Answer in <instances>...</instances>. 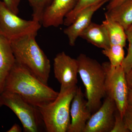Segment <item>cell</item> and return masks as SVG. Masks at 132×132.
<instances>
[{"label":"cell","instance_id":"1","mask_svg":"<svg viewBox=\"0 0 132 132\" xmlns=\"http://www.w3.org/2000/svg\"><path fill=\"white\" fill-rule=\"evenodd\" d=\"M4 91L19 95L38 108L53 101L59 94L16 62L6 80Z\"/></svg>","mask_w":132,"mask_h":132},{"label":"cell","instance_id":"2","mask_svg":"<svg viewBox=\"0 0 132 132\" xmlns=\"http://www.w3.org/2000/svg\"><path fill=\"white\" fill-rule=\"evenodd\" d=\"M28 35L10 41L16 62L41 81L47 85L51 71L50 61L36 40Z\"/></svg>","mask_w":132,"mask_h":132},{"label":"cell","instance_id":"3","mask_svg":"<svg viewBox=\"0 0 132 132\" xmlns=\"http://www.w3.org/2000/svg\"><path fill=\"white\" fill-rule=\"evenodd\" d=\"M78 73L86 89L87 105L94 113L102 105V100L106 96L105 73L102 64L86 55L81 54L77 58Z\"/></svg>","mask_w":132,"mask_h":132},{"label":"cell","instance_id":"4","mask_svg":"<svg viewBox=\"0 0 132 132\" xmlns=\"http://www.w3.org/2000/svg\"><path fill=\"white\" fill-rule=\"evenodd\" d=\"M77 86L59 94L53 101L38 108L47 132H67L71 123L70 108Z\"/></svg>","mask_w":132,"mask_h":132},{"label":"cell","instance_id":"5","mask_svg":"<svg viewBox=\"0 0 132 132\" xmlns=\"http://www.w3.org/2000/svg\"><path fill=\"white\" fill-rule=\"evenodd\" d=\"M3 105L10 109L21 122L24 131H42L45 125L39 109L19 95L4 91L0 94Z\"/></svg>","mask_w":132,"mask_h":132},{"label":"cell","instance_id":"6","mask_svg":"<svg viewBox=\"0 0 132 132\" xmlns=\"http://www.w3.org/2000/svg\"><path fill=\"white\" fill-rule=\"evenodd\" d=\"M41 23L20 18L0 0V29L2 35L10 41L28 35L37 36Z\"/></svg>","mask_w":132,"mask_h":132},{"label":"cell","instance_id":"7","mask_svg":"<svg viewBox=\"0 0 132 132\" xmlns=\"http://www.w3.org/2000/svg\"><path fill=\"white\" fill-rule=\"evenodd\" d=\"M105 73L106 96L114 101L117 109L123 117L127 108L128 87L126 73L122 66L113 67L109 62L102 64Z\"/></svg>","mask_w":132,"mask_h":132},{"label":"cell","instance_id":"8","mask_svg":"<svg viewBox=\"0 0 132 132\" xmlns=\"http://www.w3.org/2000/svg\"><path fill=\"white\" fill-rule=\"evenodd\" d=\"M53 66L55 77L61 85L59 94L64 93L77 86L78 73L77 59L62 52L55 57Z\"/></svg>","mask_w":132,"mask_h":132},{"label":"cell","instance_id":"9","mask_svg":"<svg viewBox=\"0 0 132 132\" xmlns=\"http://www.w3.org/2000/svg\"><path fill=\"white\" fill-rule=\"evenodd\" d=\"M116 109L114 101L106 96L103 104L88 121L83 132H111Z\"/></svg>","mask_w":132,"mask_h":132},{"label":"cell","instance_id":"10","mask_svg":"<svg viewBox=\"0 0 132 132\" xmlns=\"http://www.w3.org/2000/svg\"><path fill=\"white\" fill-rule=\"evenodd\" d=\"M81 87H78L71 102V120L67 132H83L92 113L87 108V101Z\"/></svg>","mask_w":132,"mask_h":132},{"label":"cell","instance_id":"11","mask_svg":"<svg viewBox=\"0 0 132 132\" xmlns=\"http://www.w3.org/2000/svg\"><path fill=\"white\" fill-rule=\"evenodd\" d=\"M78 0H53L43 15L41 23L45 28L57 27L64 24L66 16L72 10Z\"/></svg>","mask_w":132,"mask_h":132},{"label":"cell","instance_id":"12","mask_svg":"<svg viewBox=\"0 0 132 132\" xmlns=\"http://www.w3.org/2000/svg\"><path fill=\"white\" fill-rule=\"evenodd\" d=\"M109 0H102L87 7L78 15L73 22L64 30L71 46H74L80 34L92 22L93 15Z\"/></svg>","mask_w":132,"mask_h":132},{"label":"cell","instance_id":"13","mask_svg":"<svg viewBox=\"0 0 132 132\" xmlns=\"http://www.w3.org/2000/svg\"><path fill=\"white\" fill-rule=\"evenodd\" d=\"M16 62L11 42L0 35V94L4 91L5 82Z\"/></svg>","mask_w":132,"mask_h":132},{"label":"cell","instance_id":"14","mask_svg":"<svg viewBox=\"0 0 132 132\" xmlns=\"http://www.w3.org/2000/svg\"><path fill=\"white\" fill-rule=\"evenodd\" d=\"M95 46L106 49L110 46V43L107 32L103 24L91 22L79 36Z\"/></svg>","mask_w":132,"mask_h":132},{"label":"cell","instance_id":"15","mask_svg":"<svg viewBox=\"0 0 132 132\" xmlns=\"http://www.w3.org/2000/svg\"><path fill=\"white\" fill-rule=\"evenodd\" d=\"M105 17L117 22L125 30L132 24V0L125 1L105 13Z\"/></svg>","mask_w":132,"mask_h":132},{"label":"cell","instance_id":"16","mask_svg":"<svg viewBox=\"0 0 132 132\" xmlns=\"http://www.w3.org/2000/svg\"><path fill=\"white\" fill-rule=\"evenodd\" d=\"M102 24L106 29L111 45H120L125 47L127 36L125 29L117 22L105 18Z\"/></svg>","mask_w":132,"mask_h":132},{"label":"cell","instance_id":"17","mask_svg":"<svg viewBox=\"0 0 132 132\" xmlns=\"http://www.w3.org/2000/svg\"><path fill=\"white\" fill-rule=\"evenodd\" d=\"M124 47L120 45H111L102 53L109 60L110 64L114 67L121 65L125 58Z\"/></svg>","mask_w":132,"mask_h":132},{"label":"cell","instance_id":"18","mask_svg":"<svg viewBox=\"0 0 132 132\" xmlns=\"http://www.w3.org/2000/svg\"><path fill=\"white\" fill-rule=\"evenodd\" d=\"M101 1L102 0H78L73 9L65 17L63 24L67 27L69 26L83 10Z\"/></svg>","mask_w":132,"mask_h":132},{"label":"cell","instance_id":"19","mask_svg":"<svg viewBox=\"0 0 132 132\" xmlns=\"http://www.w3.org/2000/svg\"><path fill=\"white\" fill-rule=\"evenodd\" d=\"M32 9V20L41 23L45 10L53 0H27Z\"/></svg>","mask_w":132,"mask_h":132},{"label":"cell","instance_id":"20","mask_svg":"<svg viewBox=\"0 0 132 132\" xmlns=\"http://www.w3.org/2000/svg\"><path fill=\"white\" fill-rule=\"evenodd\" d=\"M127 39L128 41V47L127 55L121 65L126 73H127L132 69V24L125 30Z\"/></svg>","mask_w":132,"mask_h":132},{"label":"cell","instance_id":"21","mask_svg":"<svg viewBox=\"0 0 132 132\" xmlns=\"http://www.w3.org/2000/svg\"><path fill=\"white\" fill-rule=\"evenodd\" d=\"M111 132H130L126 127L123 117L117 109L114 113V124Z\"/></svg>","mask_w":132,"mask_h":132},{"label":"cell","instance_id":"22","mask_svg":"<svg viewBox=\"0 0 132 132\" xmlns=\"http://www.w3.org/2000/svg\"><path fill=\"white\" fill-rule=\"evenodd\" d=\"M123 118L128 130L132 132V109L128 106L124 112Z\"/></svg>","mask_w":132,"mask_h":132},{"label":"cell","instance_id":"23","mask_svg":"<svg viewBox=\"0 0 132 132\" xmlns=\"http://www.w3.org/2000/svg\"><path fill=\"white\" fill-rule=\"evenodd\" d=\"M7 7L15 14L19 13V6L21 0H3Z\"/></svg>","mask_w":132,"mask_h":132},{"label":"cell","instance_id":"24","mask_svg":"<svg viewBox=\"0 0 132 132\" xmlns=\"http://www.w3.org/2000/svg\"><path fill=\"white\" fill-rule=\"evenodd\" d=\"M125 0H110L107 5L106 9L107 11L110 10L113 8L120 4Z\"/></svg>","mask_w":132,"mask_h":132},{"label":"cell","instance_id":"25","mask_svg":"<svg viewBox=\"0 0 132 132\" xmlns=\"http://www.w3.org/2000/svg\"><path fill=\"white\" fill-rule=\"evenodd\" d=\"M126 78L128 87L132 88V69L126 74Z\"/></svg>","mask_w":132,"mask_h":132},{"label":"cell","instance_id":"26","mask_svg":"<svg viewBox=\"0 0 132 132\" xmlns=\"http://www.w3.org/2000/svg\"><path fill=\"white\" fill-rule=\"evenodd\" d=\"M22 131V128L20 126L17 124H14L10 128L9 130H8L7 132H21Z\"/></svg>","mask_w":132,"mask_h":132},{"label":"cell","instance_id":"27","mask_svg":"<svg viewBox=\"0 0 132 132\" xmlns=\"http://www.w3.org/2000/svg\"><path fill=\"white\" fill-rule=\"evenodd\" d=\"M127 105L132 109V88H129L128 95Z\"/></svg>","mask_w":132,"mask_h":132},{"label":"cell","instance_id":"28","mask_svg":"<svg viewBox=\"0 0 132 132\" xmlns=\"http://www.w3.org/2000/svg\"><path fill=\"white\" fill-rule=\"evenodd\" d=\"M2 106H3L2 104V103L1 101V98H0V107Z\"/></svg>","mask_w":132,"mask_h":132},{"label":"cell","instance_id":"29","mask_svg":"<svg viewBox=\"0 0 132 132\" xmlns=\"http://www.w3.org/2000/svg\"><path fill=\"white\" fill-rule=\"evenodd\" d=\"M2 35L1 31V29H0V35Z\"/></svg>","mask_w":132,"mask_h":132}]
</instances>
